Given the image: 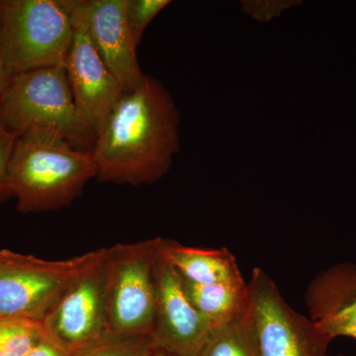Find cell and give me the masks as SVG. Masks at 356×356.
Wrapping results in <instances>:
<instances>
[{
	"instance_id": "1",
	"label": "cell",
	"mask_w": 356,
	"mask_h": 356,
	"mask_svg": "<svg viewBox=\"0 0 356 356\" xmlns=\"http://www.w3.org/2000/svg\"><path fill=\"white\" fill-rule=\"evenodd\" d=\"M175 100L146 76L124 92L96 136L92 156L102 182L139 186L161 179L179 149Z\"/></svg>"
},
{
	"instance_id": "2",
	"label": "cell",
	"mask_w": 356,
	"mask_h": 356,
	"mask_svg": "<svg viewBox=\"0 0 356 356\" xmlns=\"http://www.w3.org/2000/svg\"><path fill=\"white\" fill-rule=\"evenodd\" d=\"M97 175L91 152L50 134L30 133L16 140L8 186L21 213L62 209L83 194Z\"/></svg>"
},
{
	"instance_id": "3",
	"label": "cell",
	"mask_w": 356,
	"mask_h": 356,
	"mask_svg": "<svg viewBox=\"0 0 356 356\" xmlns=\"http://www.w3.org/2000/svg\"><path fill=\"white\" fill-rule=\"evenodd\" d=\"M0 124L16 137L50 134L83 151L92 152L95 146V138L79 119L63 67L15 74L0 99Z\"/></svg>"
},
{
	"instance_id": "4",
	"label": "cell",
	"mask_w": 356,
	"mask_h": 356,
	"mask_svg": "<svg viewBox=\"0 0 356 356\" xmlns=\"http://www.w3.org/2000/svg\"><path fill=\"white\" fill-rule=\"evenodd\" d=\"M159 257V238L105 248L103 268L108 334L151 337Z\"/></svg>"
},
{
	"instance_id": "5",
	"label": "cell",
	"mask_w": 356,
	"mask_h": 356,
	"mask_svg": "<svg viewBox=\"0 0 356 356\" xmlns=\"http://www.w3.org/2000/svg\"><path fill=\"white\" fill-rule=\"evenodd\" d=\"M72 0H0V25L14 74L65 67L74 24Z\"/></svg>"
},
{
	"instance_id": "6",
	"label": "cell",
	"mask_w": 356,
	"mask_h": 356,
	"mask_svg": "<svg viewBox=\"0 0 356 356\" xmlns=\"http://www.w3.org/2000/svg\"><path fill=\"white\" fill-rule=\"evenodd\" d=\"M105 248L63 261L0 250V320L42 322L60 297L104 257Z\"/></svg>"
},
{
	"instance_id": "7",
	"label": "cell",
	"mask_w": 356,
	"mask_h": 356,
	"mask_svg": "<svg viewBox=\"0 0 356 356\" xmlns=\"http://www.w3.org/2000/svg\"><path fill=\"white\" fill-rule=\"evenodd\" d=\"M248 287V320L259 356L329 355L331 341L290 307L264 269H254Z\"/></svg>"
},
{
	"instance_id": "8",
	"label": "cell",
	"mask_w": 356,
	"mask_h": 356,
	"mask_svg": "<svg viewBox=\"0 0 356 356\" xmlns=\"http://www.w3.org/2000/svg\"><path fill=\"white\" fill-rule=\"evenodd\" d=\"M41 323L44 336L74 356L108 334L103 259L65 291Z\"/></svg>"
},
{
	"instance_id": "9",
	"label": "cell",
	"mask_w": 356,
	"mask_h": 356,
	"mask_svg": "<svg viewBox=\"0 0 356 356\" xmlns=\"http://www.w3.org/2000/svg\"><path fill=\"white\" fill-rule=\"evenodd\" d=\"M72 0L74 33L65 70L79 119L93 137L125 92L91 41Z\"/></svg>"
},
{
	"instance_id": "10",
	"label": "cell",
	"mask_w": 356,
	"mask_h": 356,
	"mask_svg": "<svg viewBox=\"0 0 356 356\" xmlns=\"http://www.w3.org/2000/svg\"><path fill=\"white\" fill-rule=\"evenodd\" d=\"M212 330L192 305L179 275L159 250L153 346L175 356H195Z\"/></svg>"
},
{
	"instance_id": "11",
	"label": "cell",
	"mask_w": 356,
	"mask_h": 356,
	"mask_svg": "<svg viewBox=\"0 0 356 356\" xmlns=\"http://www.w3.org/2000/svg\"><path fill=\"white\" fill-rule=\"evenodd\" d=\"M127 0H76L91 41L125 91L135 88L145 74L137 58V44L126 18Z\"/></svg>"
},
{
	"instance_id": "12",
	"label": "cell",
	"mask_w": 356,
	"mask_h": 356,
	"mask_svg": "<svg viewBox=\"0 0 356 356\" xmlns=\"http://www.w3.org/2000/svg\"><path fill=\"white\" fill-rule=\"evenodd\" d=\"M310 320L330 341H356V264L346 262L318 273L306 293Z\"/></svg>"
},
{
	"instance_id": "13",
	"label": "cell",
	"mask_w": 356,
	"mask_h": 356,
	"mask_svg": "<svg viewBox=\"0 0 356 356\" xmlns=\"http://www.w3.org/2000/svg\"><path fill=\"white\" fill-rule=\"evenodd\" d=\"M159 245L161 254L185 281L203 285L245 281L236 257L227 248L186 247L161 238Z\"/></svg>"
},
{
	"instance_id": "14",
	"label": "cell",
	"mask_w": 356,
	"mask_h": 356,
	"mask_svg": "<svg viewBox=\"0 0 356 356\" xmlns=\"http://www.w3.org/2000/svg\"><path fill=\"white\" fill-rule=\"evenodd\" d=\"M180 280L192 305L212 329L231 322L247 310L248 287L245 281L203 285Z\"/></svg>"
},
{
	"instance_id": "15",
	"label": "cell",
	"mask_w": 356,
	"mask_h": 356,
	"mask_svg": "<svg viewBox=\"0 0 356 356\" xmlns=\"http://www.w3.org/2000/svg\"><path fill=\"white\" fill-rule=\"evenodd\" d=\"M195 356H259L248 320V306L242 315L214 327Z\"/></svg>"
},
{
	"instance_id": "16",
	"label": "cell",
	"mask_w": 356,
	"mask_h": 356,
	"mask_svg": "<svg viewBox=\"0 0 356 356\" xmlns=\"http://www.w3.org/2000/svg\"><path fill=\"white\" fill-rule=\"evenodd\" d=\"M43 337L41 322L0 320V356H26Z\"/></svg>"
},
{
	"instance_id": "17",
	"label": "cell",
	"mask_w": 356,
	"mask_h": 356,
	"mask_svg": "<svg viewBox=\"0 0 356 356\" xmlns=\"http://www.w3.org/2000/svg\"><path fill=\"white\" fill-rule=\"evenodd\" d=\"M153 343L149 337L106 334L74 356H147Z\"/></svg>"
},
{
	"instance_id": "18",
	"label": "cell",
	"mask_w": 356,
	"mask_h": 356,
	"mask_svg": "<svg viewBox=\"0 0 356 356\" xmlns=\"http://www.w3.org/2000/svg\"><path fill=\"white\" fill-rule=\"evenodd\" d=\"M170 3L168 0H127L126 18L137 46L149 23Z\"/></svg>"
},
{
	"instance_id": "19",
	"label": "cell",
	"mask_w": 356,
	"mask_h": 356,
	"mask_svg": "<svg viewBox=\"0 0 356 356\" xmlns=\"http://www.w3.org/2000/svg\"><path fill=\"white\" fill-rule=\"evenodd\" d=\"M17 138L0 124V201L13 197L8 186V168Z\"/></svg>"
},
{
	"instance_id": "20",
	"label": "cell",
	"mask_w": 356,
	"mask_h": 356,
	"mask_svg": "<svg viewBox=\"0 0 356 356\" xmlns=\"http://www.w3.org/2000/svg\"><path fill=\"white\" fill-rule=\"evenodd\" d=\"M14 76H15V74L9 65L6 50H4L1 36V25H0V99L6 93L8 86H10Z\"/></svg>"
},
{
	"instance_id": "21",
	"label": "cell",
	"mask_w": 356,
	"mask_h": 356,
	"mask_svg": "<svg viewBox=\"0 0 356 356\" xmlns=\"http://www.w3.org/2000/svg\"><path fill=\"white\" fill-rule=\"evenodd\" d=\"M26 356H74L63 350L57 343L44 336Z\"/></svg>"
},
{
	"instance_id": "22",
	"label": "cell",
	"mask_w": 356,
	"mask_h": 356,
	"mask_svg": "<svg viewBox=\"0 0 356 356\" xmlns=\"http://www.w3.org/2000/svg\"><path fill=\"white\" fill-rule=\"evenodd\" d=\"M147 356H175L172 353H168V351L161 350V348H156V346H152L151 350H149V355Z\"/></svg>"
},
{
	"instance_id": "23",
	"label": "cell",
	"mask_w": 356,
	"mask_h": 356,
	"mask_svg": "<svg viewBox=\"0 0 356 356\" xmlns=\"http://www.w3.org/2000/svg\"><path fill=\"white\" fill-rule=\"evenodd\" d=\"M327 356H332V355H327ZM336 356H343V355H336Z\"/></svg>"
}]
</instances>
